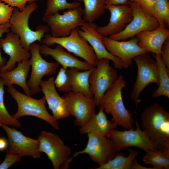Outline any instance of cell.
Here are the masks:
<instances>
[{"mask_svg":"<svg viewBox=\"0 0 169 169\" xmlns=\"http://www.w3.org/2000/svg\"><path fill=\"white\" fill-rule=\"evenodd\" d=\"M141 117L142 130L157 150L169 149V113L155 103L144 109Z\"/></svg>","mask_w":169,"mask_h":169,"instance_id":"1","label":"cell"},{"mask_svg":"<svg viewBox=\"0 0 169 169\" xmlns=\"http://www.w3.org/2000/svg\"><path fill=\"white\" fill-rule=\"evenodd\" d=\"M127 82L120 75L113 85L105 93L99 107L112 116L111 120L125 129H133L134 122L132 115L124 105L122 89L126 87Z\"/></svg>","mask_w":169,"mask_h":169,"instance_id":"2","label":"cell"},{"mask_svg":"<svg viewBox=\"0 0 169 169\" xmlns=\"http://www.w3.org/2000/svg\"><path fill=\"white\" fill-rule=\"evenodd\" d=\"M38 7L37 3L34 2L27 4L22 11L16 8H13L9 22L11 32L19 37L22 46L28 51H29L30 45L36 41L41 43L44 34L49 30V28L44 25L38 26L35 31L29 28V17Z\"/></svg>","mask_w":169,"mask_h":169,"instance_id":"3","label":"cell"},{"mask_svg":"<svg viewBox=\"0 0 169 169\" xmlns=\"http://www.w3.org/2000/svg\"><path fill=\"white\" fill-rule=\"evenodd\" d=\"M8 91L18 105L17 112L12 115L14 118L18 120L25 116L35 117L45 121L55 130H59L57 120L46 109L44 96L39 99H35L21 93L13 85L8 86Z\"/></svg>","mask_w":169,"mask_h":169,"instance_id":"4","label":"cell"},{"mask_svg":"<svg viewBox=\"0 0 169 169\" xmlns=\"http://www.w3.org/2000/svg\"><path fill=\"white\" fill-rule=\"evenodd\" d=\"M39 150L51 161L54 169H68L74 157H69L71 149L57 134L42 131L38 139Z\"/></svg>","mask_w":169,"mask_h":169,"instance_id":"5","label":"cell"},{"mask_svg":"<svg viewBox=\"0 0 169 169\" xmlns=\"http://www.w3.org/2000/svg\"><path fill=\"white\" fill-rule=\"evenodd\" d=\"M42 42L49 46L59 45L69 52L83 59L93 67L96 66L97 60L94 51L87 41L79 35L77 28L73 29L70 34L65 37H54L49 33H46Z\"/></svg>","mask_w":169,"mask_h":169,"instance_id":"6","label":"cell"},{"mask_svg":"<svg viewBox=\"0 0 169 169\" xmlns=\"http://www.w3.org/2000/svg\"><path fill=\"white\" fill-rule=\"evenodd\" d=\"M149 52L135 57L133 59L136 63L137 75L130 94L131 98L137 107L139 97L141 91L149 84L155 83L158 85L159 77L156 60L151 57Z\"/></svg>","mask_w":169,"mask_h":169,"instance_id":"7","label":"cell"},{"mask_svg":"<svg viewBox=\"0 0 169 169\" xmlns=\"http://www.w3.org/2000/svg\"><path fill=\"white\" fill-rule=\"evenodd\" d=\"M118 77L117 71L110 65V60L103 58L97 60L89 78L90 90L97 106H99L104 95Z\"/></svg>","mask_w":169,"mask_h":169,"instance_id":"8","label":"cell"},{"mask_svg":"<svg viewBox=\"0 0 169 169\" xmlns=\"http://www.w3.org/2000/svg\"><path fill=\"white\" fill-rule=\"evenodd\" d=\"M83 16V9L79 7L68 9L62 14L59 12L44 16L42 20L50 27L51 36L59 38L69 35L73 29L84 25L86 22Z\"/></svg>","mask_w":169,"mask_h":169,"instance_id":"9","label":"cell"},{"mask_svg":"<svg viewBox=\"0 0 169 169\" xmlns=\"http://www.w3.org/2000/svg\"><path fill=\"white\" fill-rule=\"evenodd\" d=\"M40 45L34 42L30 47L31 57L29 61L32 70L27 84L29 88L31 95L41 91L40 84L45 75L55 74L59 64L57 62H50L44 59L39 51Z\"/></svg>","mask_w":169,"mask_h":169,"instance_id":"10","label":"cell"},{"mask_svg":"<svg viewBox=\"0 0 169 169\" xmlns=\"http://www.w3.org/2000/svg\"><path fill=\"white\" fill-rule=\"evenodd\" d=\"M135 130L119 131L114 130L109 137L111 141L115 151L130 146H135L145 152L154 151L157 149L146 134L141 129L138 121L136 120Z\"/></svg>","mask_w":169,"mask_h":169,"instance_id":"11","label":"cell"},{"mask_svg":"<svg viewBox=\"0 0 169 169\" xmlns=\"http://www.w3.org/2000/svg\"><path fill=\"white\" fill-rule=\"evenodd\" d=\"M129 4L132 10V20L122 31L108 37L110 38L116 40H125L136 36L141 32L155 29L160 25L156 18L147 14L135 3L129 1Z\"/></svg>","mask_w":169,"mask_h":169,"instance_id":"12","label":"cell"},{"mask_svg":"<svg viewBox=\"0 0 169 169\" xmlns=\"http://www.w3.org/2000/svg\"><path fill=\"white\" fill-rule=\"evenodd\" d=\"M63 98L70 115L75 118L74 124L76 126H83L95 113L97 105L93 97L70 92Z\"/></svg>","mask_w":169,"mask_h":169,"instance_id":"13","label":"cell"},{"mask_svg":"<svg viewBox=\"0 0 169 169\" xmlns=\"http://www.w3.org/2000/svg\"><path fill=\"white\" fill-rule=\"evenodd\" d=\"M87 135L88 141L86 146L83 150L75 152L73 156L74 158L80 154H87L91 160L100 166L114 157L116 152L109 138L91 133Z\"/></svg>","mask_w":169,"mask_h":169,"instance_id":"14","label":"cell"},{"mask_svg":"<svg viewBox=\"0 0 169 169\" xmlns=\"http://www.w3.org/2000/svg\"><path fill=\"white\" fill-rule=\"evenodd\" d=\"M138 42L136 36L127 41L115 40L105 36L103 39L107 50L121 61L123 68L125 69L132 64V59L135 57L148 52L139 46Z\"/></svg>","mask_w":169,"mask_h":169,"instance_id":"15","label":"cell"},{"mask_svg":"<svg viewBox=\"0 0 169 169\" xmlns=\"http://www.w3.org/2000/svg\"><path fill=\"white\" fill-rule=\"evenodd\" d=\"M2 127L5 131L9 142V150L22 156H32L34 159L40 158L41 152L39 143L36 140L27 137L14 128L3 125Z\"/></svg>","mask_w":169,"mask_h":169,"instance_id":"16","label":"cell"},{"mask_svg":"<svg viewBox=\"0 0 169 169\" xmlns=\"http://www.w3.org/2000/svg\"><path fill=\"white\" fill-rule=\"evenodd\" d=\"M105 8L110 13L109 22L105 26L97 27L98 32L105 37H108L121 32L132 19V9L129 4L105 5Z\"/></svg>","mask_w":169,"mask_h":169,"instance_id":"17","label":"cell"},{"mask_svg":"<svg viewBox=\"0 0 169 169\" xmlns=\"http://www.w3.org/2000/svg\"><path fill=\"white\" fill-rule=\"evenodd\" d=\"M97 26L94 23L86 22L78 29L79 35L84 38L93 48L97 60L105 58L113 62L114 68L118 69L123 68L121 61L110 53L105 47L103 42L104 36L97 30Z\"/></svg>","mask_w":169,"mask_h":169,"instance_id":"18","label":"cell"},{"mask_svg":"<svg viewBox=\"0 0 169 169\" xmlns=\"http://www.w3.org/2000/svg\"><path fill=\"white\" fill-rule=\"evenodd\" d=\"M0 48L9 56L6 64L1 67L0 72L13 69L17 63L28 59L31 57L30 53L21 45L19 37L11 32L7 33L5 38H0Z\"/></svg>","mask_w":169,"mask_h":169,"instance_id":"19","label":"cell"},{"mask_svg":"<svg viewBox=\"0 0 169 169\" xmlns=\"http://www.w3.org/2000/svg\"><path fill=\"white\" fill-rule=\"evenodd\" d=\"M54 78L42 80L40 84L41 91L44 94L49 109L56 120L68 117L70 115L64 98L58 93L54 83Z\"/></svg>","mask_w":169,"mask_h":169,"instance_id":"20","label":"cell"},{"mask_svg":"<svg viewBox=\"0 0 169 169\" xmlns=\"http://www.w3.org/2000/svg\"><path fill=\"white\" fill-rule=\"evenodd\" d=\"M39 51L41 54L44 56H51L65 69L74 68L80 70H86L92 69L94 67L86 61L80 60L66 52L64 48L59 44L53 49L43 44L40 46Z\"/></svg>","mask_w":169,"mask_h":169,"instance_id":"21","label":"cell"},{"mask_svg":"<svg viewBox=\"0 0 169 169\" xmlns=\"http://www.w3.org/2000/svg\"><path fill=\"white\" fill-rule=\"evenodd\" d=\"M136 36L140 47L148 52L160 54L163 43L169 38V30L160 25L155 29L141 32Z\"/></svg>","mask_w":169,"mask_h":169,"instance_id":"22","label":"cell"},{"mask_svg":"<svg viewBox=\"0 0 169 169\" xmlns=\"http://www.w3.org/2000/svg\"><path fill=\"white\" fill-rule=\"evenodd\" d=\"M99 107L98 113L94 114L83 126L80 127L79 131L82 134L91 133L108 138L111 132L117 127L118 125L108 120L103 109Z\"/></svg>","mask_w":169,"mask_h":169,"instance_id":"23","label":"cell"},{"mask_svg":"<svg viewBox=\"0 0 169 169\" xmlns=\"http://www.w3.org/2000/svg\"><path fill=\"white\" fill-rule=\"evenodd\" d=\"M30 67L29 59L18 63V66L6 72H0V79L7 86L17 84L22 88L25 94L31 95L30 90L27 84L26 78Z\"/></svg>","mask_w":169,"mask_h":169,"instance_id":"24","label":"cell"},{"mask_svg":"<svg viewBox=\"0 0 169 169\" xmlns=\"http://www.w3.org/2000/svg\"><path fill=\"white\" fill-rule=\"evenodd\" d=\"M92 69L80 71L74 68L67 69L69 79L70 92L80 93L93 97L89 82V76Z\"/></svg>","mask_w":169,"mask_h":169,"instance_id":"25","label":"cell"},{"mask_svg":"<svg viewBox=\"0 0 169 169\" xmlns=\"http://www.w3.org/2000/svg\"><path fill=\"white\" fill-rule=\"evenodd\" d=\"M158 70L159 84L158 88L152 94L153 98L164 96L169 98V70L166 66L160 54L153 55Z\"/></svg>","mask_w":169,"mask_h":169,"instance_id":"26","label":"cell"},{"mask_svg":"<svg viewBox=\"0 0 169 169\" xmlns=\"http://www.w3.org/2000/svg\"><path fill=\"white\" fill-rule=\"evenodd\" d=\"M128 156L123 153H116L114 157L105 164L94 169H131L133 161L139 154V152L131 149L128 150Z\"/></svg>","mask_w":169,"mask_h":169,"instance_id":"27","label":"cell"},{"mask_svg":"<svg viewBox=\"0 0 169 169\" xmlns=\"http://www.w3.org/2000/svg\"><path fill=\"white\" fill-rule=\"evenodd\" d=\"M83 2V19L86 22L93 23L98 19L105 12V7L106 0H77Z\"/></svg>","mask_w":169,"mask_h":169,"instance_id":"28","label":"cell"},{"mask_svg":"<svg viewBox=\"0 0 169 169\" xmlns=\"http://www.w3.org/2000/svg\"><path fill=\"white\" fill-rule=\"evenodd\" d=\"M143 161L146 164L152 165L156 169H168L169 149L146 151Z\"/></svg>","mask_w":169,"mask_h":169,"instance_id":"29","label":"cell"},{"mask_svg":"<svg viewBox=\"0 0 169 169\" xmlns=\"http://www.w3.org/2000/svg\"><path fill=\"white\" fill-rule=\"evenodd\" d=\"M4 84L0 79V126L6 125L14 127L21 126L20 122L8 111L4 104Z\"/></svg>","mask_w":169,"mask_h":169,"instance_id":"30","label":"cell"},{"mask_svg":"<svg viewBox=\"0 0 169 169\" xmlns=\"http://www.w3.org/2000/svg\"><path fill=\"white\" fill-rule=\"evenodd\" d=\"M78 1L69 3L67 0H47L46 8L44 16L52 15L60 10L70 9L80 7Z\"/></svg>","mask_w":169,"mask_h":169,"instance_id":"31","label":"cell"},{"mask_svg":"<svg viewBox=\"0 0 169 169\" xmlns=\"http://www.w3.org/2000/svg\"><path fill=\"white\" fill-rule=\"evenodd\" d=\"M156 18L160 25L169 26V0H156Z\"/></svg>","mask_w":169,"mask_h":169,"instance_id":"32","label":"cell"},{"mask_svg":"<svg viewBox=\"0 0 169 169\" xmlns=\"http://www.w3.org/2000/svg\"><path fill=\"white\" fill-rule=\"evenodd\" d=\"M67 69L62 67L54 80L55 86L60 91L68 93L70 92L69 77Z\"/></svg>","mask_w":169,"mask_h":169,"instance_id":"33","label":"cell"},{"mask_svg":"<svg viewBox=\"0 0 169 169\" xmlns=\"http://www.w3.org/2000/svg\"><path fill=\"white\" fill-rule=\"evenodd\" d=\"M129 1L135 3L147 14L156 18V0H129Z\"/></svg>","mask_w":169,"mask_h":169,"instance_id":"34","label":"cell"},{"mask_svg":"<svg viewBox=\"0 0 169 169\" xmlns=\"http://www.w3.org/2000/svg\"><path fill=\"white\" fill-rule=\"evenodd\" d=\"M6 154L3 161L0 164V169H7L13 164L21 160L22 156L19 154L13 153L7 149Z\"/></svg>","mask_w":169,"mask_h":169,"instance_id":"35","label":"cell"},{"mask_svg":"<svg viewBox=\"0 0 169 169\" xmlns=\"http://www.w3.org/2000/svg\"><path fill=\"white\" fill-rule=\"evenodd\" d=\"M13 8L0 0V24L9 23Z\"/></svg>","mask_w":169,"mask_h":169,"instance_id":"36","label":"cell"},{"mask_svg":"<svg viewBox=\"0 0 169 169\" xmlns=\"http://www.w3.org/2000/svg\"><path fill=\"white\" fill-rule=\"evenodd\" d=\"M13 8H16L20 11L25 8L27 3L36 2L38 0H0Z\"/></svg>","mask_w":169,"mask_h":169,"instance_id":"37","label":"cell"},{"mask_svg":"<svg viewBox=\"0 0 169 169\" xmlns=\"http://www.w3.org/2000/svg\"><path fill=\"white\" fill-rule=\"evenodd\" d=\"M160 54L166 66L169 70V38L163 43Z\"/></svg>","mask_w":169,"mask_h":169,"instance_id":"38","label":"cell"},{"mask_svg":"<svg viewBox=\"0 0 169 169\" xmlns=\"http://www.w3.org/2000/svg\"><path fill=\"white\" fill-rule=\"evenodd\" d=\"M10 27L11 24L10 23L0 24V38L3 34L10 32ZM6 62V59L2 57L0 50V65L1 67L4 66Z\"/></svg>","mask_w":169,"mask_h":169,"instance_id":"39","label":"cell"},{"mask_svg":"<svg viewBox=\"0 0 169 169\" xmlns=\"http://www.w3.org/2000/svg\"><path fill=\"white\" fill-rule=\"evenodd\" d=\"M129 0H106L105 5H119L129 4Z\"/></svg>","mask_w":169,"mask_h":169,"instance_id":"40","label":"cell"},{"mask_svg":"<svg viewBox=\"0 0 169 169\" xmlns=\"http://www.w3.org/2000/svg\"><path fill=\"white\" fill-rule=\"evenodd\" d=\"M131 169H156L152 167H146L140 165L137 161L136 158H135L132 163Z\"/></svg>","mask_w":169,"mask_h":169,"instance_id":"41","label":"cell"},{"mask_svg":"<svg viewBox=\"0 0 169 169\" xmlns=\"http://www.w3.org/2000/svg\"><path fill=\"white\" fill-rule=\"evenodd\" d=\"M8 146L7 141L4 138L0 137V151L6 150Z\"/></svg>","mask_w":169,"mask_h":169,"instance_id":"42","label":"cell"},{"mask_svg":"<svg viewBox=\"0 0 169 169\" xmlns=\"http://www.w3.org/2000/svg\"><path fill=\"white\" fill-rule=\"evenodd\" d=\"M1 67V66L0 65V69Z\"/></svg>","mask_w":169,"mask_h":169,"instance_id":"43","label":"cell"}]
</instances>
